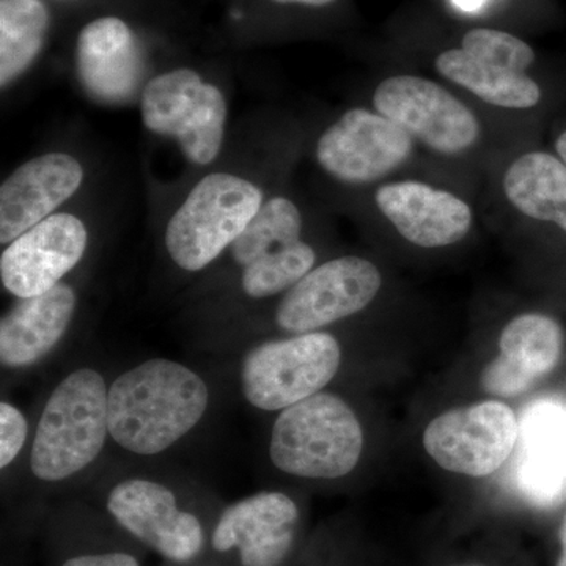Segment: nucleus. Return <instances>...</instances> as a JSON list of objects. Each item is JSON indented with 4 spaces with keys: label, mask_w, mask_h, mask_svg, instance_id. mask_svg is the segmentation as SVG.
I'll return each instance as SVG.
<instances>
[{
    "label": "nucleus",
    "mask_w": 566,
    "mask_h": 566,
    "mask_svg": "<svg viewBox=\"0 0 566 566\" xmlns=\"http://www.w3.org/2000/svg\"><path fill=\"white\" fill-rule=\"evenodd\" d=\"M76 304V293L65 283L14 304L0 322L2 365L21 368L43 359L69 329Z\"/></svg>",
    "instance_id": "6ab92c4d"
},
{
    "label": "nucleus",
    "mask_w": 566,
    "mask_h": 566,
    "mask_svg": "<svg viewBox=\"0 0 566 566\" xmlns=\"http://www.w3.org/2000/svg\"><path fill=\"white\" fill-rule=\"evenodd\" d=\"M453 2H455L458 7H461V9L474 10L483 0H453Z\"/></svg>",
    "instance_id": "7c9ffc66"
},
{
    "label": "nucleus",
    "mask_w": 566,
    "mask_h": 566,
    "mask_svg": "<svg viewBox=\"0 0 566 566\" xmlns=\"http://www.w3.org/2000/svg\"><path fill=\"white\" fill-rule=\"evenodd\" d=\"M520 420L499 401H483L436 417L423 434V446L446 471L486 476L497 471L515 450Z\"/></svg>",
    "instance_id": "6e6552de"
},
{
    "label": "nucleus",
    "mask_w": 566,
    "mask_h": 566,
    "mask_svg": "<svg viewBox=\"0 0 566 566\" xmlns=\"http://www.w3.org/2000/svg\"><path fill=\"white\" fill-rule=\"evenodd\" d=\"M107 509L129 534L174 562H188L203 546L200 521L181 512L169 488L132 479L111 491Z\"/></svg>",
    "instance_id": "f8f14e48"
},
{
    "label": "nucleus",
    "mask_w": 566,
    "mask_h": 566,
    "mask_svg": "<svg viewBox=\"0 0 566 566\" xmlns=\"http://www.w3.org/2000/svg\"><path fill=\"white\" fill-rule=\"evenodd\" d=\"M50 28L41 0H0V85L7 87L39 57Z\"/></svg>",
    "instance_id": "4be33fe9"
},
{
    "label": "nucleus",
    "mask_w": 566,
    "mask_h": 566,
    "mask_svg": "<svg viewBox=\"0 0 566 566\" xmlns=\"http://www.w3.org/2000/svg\"><path fill=\"white\" fill-rule=\"evenodd\" d=\"M87 241L80 218L50 216L7 245L0 256L3 286L20 300L50 292L81 262Z\"/></svg>",
    "instance_id": "9b49d317"
},
{
    "label": "nucleus",
    "mask_w": 566,
    "mask_h": 566,
    "mask_svg": "<svg viewBox=\"0 0 566 566\" xmlns=\"http://www.w3.org/2000/svg\"><path fill=\"white\" fill-rule=\"evenodd\" d=\"M556 148L558 156H560L562 161H564L566 166V132L558 137Z\"/></svg>",
    "instance_id": "c756f323"
},
{
    "label": "nucleus",
    "mask_w": 566,
    "mask_h": 566,
    "mask_svg": "<svg viewBox=\"0 0 566 566\" xmlns=\"http://www.w3.org/2000/svg\"><path fill=\"white\" fill-rule=\"evenodd\" d=\"M109 390L98 371L81 368L55 387L36 427L31 469L44 482H61L102 453L109 433Z\"/></svg>",
    "instance_id": "f03ea898"
},
{
    "label": "nucleus",
    "mask_w": 566,
    "mask_h": 566,
    "mask_svg": "<svg viewBox=\"0 0 566 566\" xmlns=\"http://www.w3.org/2000/svg\"><path fill=\"white\" fill-rule=\"evenodd\" d=\"M262 205V191L245 178L208 175L170 219L167 251L182 270H203L238 240Z\"/></svg>",
    "instance_id": "20e7f679"
},
{
    "label": "nucleus",
    "mask_w": 566,
    "mask_h": 566,
    "mask_svg": "<svg viewBox=\"0 0 566 566\" xmlns=\"http://www.w3.org/2000/svg\"><path fill=\"white\" fill-rule=\"evenodd\" d=\"M340 360L337 338L326 333L300 334L256 346L241 368L245 400L263 411L290 408L329 385Z\"/></svg>",
    "instance_id": "423d86ee"
},
{
    "label": "nucleus",
    "mask_w": 566,
    "mask_h": 566,
    "mask_svg": "<svg viewBox=\"0 0 566 566\" xmlns=\"http://www.w3.org/2000/svg\"><path fill=\"white\" fill-rule=\"evenodd\" d=\"M515 476L535 504H553L566 491V405L538 400L520 420Z\"/></svg>",
    "instance_id": "dca6fc26"
},
{
    "label": "nucleus",
    "mask_w": 566,
    "mask_h": 566,
    "mask_svg": "<svg viewBox=\"0 0 566 566\" xmlns=\"http://www.w3.org/2000/svg\"><path fill=\"white\" fill-rule=\"evenodd\" d=\"M463 566H482V565H463Z\"/></svg>",
    "instance_id": "2f4dec72"
},
{
    "label": "nucleus",
    "mask_w": 566,
    "mask_h": 566,
    "mask_svg": "<svg viewBox=\"0 0 566 566\" xmlns=\"http://www.w3.org/2000/svg\"><path fill=\"white\" fill-rule=\"evenodd\" d=\"M28 422L13 405H0V468L13 463L28 439Z\"/></svg>",
    "instance_id": "a878e982"
},
{
    "label": "nucleus",
    "mask_w": 566,
    "mask_h": 566,
    "mask_svg": "<svg viewBox=\"0 0 566 566\" xmlns=\"http://www.w3.org/2000/svg\"><path fill=\"white\" fill-rule=\"evenodd\" d=\"M374 104L376 112L397 123L412 139L441 155H460L479 140L474 112L424 77H387L376 88Z\"/></svg>",
    "instance_id": "0eeeda50"
},
{
    "label": "nucleus",
    "mask_w": 566,
    "mask_h": 566,
    "mask_svg": "<svg viewBox=\"0 0 566 566\" xmlns=\"http://www.w3.org/2000/svg\"><path fill=\"white\" fill-rule=\"evenodd\" d=\"M76 66L85 92L109 104L133 98L144 73L136 36L125 21L114 17L99 18L82 29Z\"/></svg>",
    "instance_id": "f3484780"
},
{
    "label": "nucleus",
    "mask_w": 566,
    "mask_h": 566,
    "mask_svg": "<svg viewBox=\"0 0 566 566\" xmlns=\"http://www.w3.org/2000/svg\"><path fill=\"white\" fill-rule=\"evenodd\" d=\"M297 506L283 493H260L222 513L212 534L219 553L238 547L244 566H279L293 546Z\"/></svg>",
    "instance_id": "4468645a"
},
{
    "label": "nucleus",
    "mask_w": 566,
    "mask_h": 566,
    "mask_svg": "<svg viewBox=\"0 0 566 566\" xmlns=\"http://www.w3.org/2000/svg\"><path fill=\"white\" fill-rule=\"evenodd\" d=\"M315 251L311 245L296 243L262 256L243 270L244 293L253 300L289 292L301 279L311 273L315 264Z\"/></svg>",
    "instance_id": "b1692460"
},
{
    "label": "nucleus",
    "mask_w": 566,
    "mask_h": 566,
    "mask_svg": "<svg viewBox=\"0 0 566 566\" xmlns=\"http://www.w3.org/2000/svg\"><path fill=\"white\" fill-rule=\"evenodd\" d=\"M379 112L352 109L331 125L316 145V158L327 174L344 182L381 180L411 158L415 142Z\"/></svg>",
    "instance_id": "9d476101"
},
{
    "label": "nucleus",
    "mask_w": 566,
    "mask_h": 566,
    "mask_svg": "<svg viewBox=\"0 0 566 566\" xmlns=\"http://www.w3.org/2000/svg\"><path fill=\"white\" fill-rule=\"evenodd\" d=\"M301 230L303 218L296 205L285 197H274L260 207L244 232L230 245L232 259L244 270L268 253L300 241Z\"/></svg>",
    "instance_id": "5701e85b"
},
{
    "label": "nucleus",
    "mask_w": 566,
    "mask_h": 566,
    "mask_svg": "<svg viewBox=\"0 0 566 566\" xmlns=\"http://www.w3.org/2000/svg\"><path fill=\"white\" fill-rule=\"evenodd\" d=\"M281 6H307V7H324L335 2V0H271Z\"/></svg>",
    "instance_id": "cd10ccee"
},
{
    "label": "nucleus",
    "mask_w": 566,
    "mask_h": 566,
    "mask_svg": "<svg viewBox=\"0 0 566 566\" xmlns=\"http://www.w3.org/2000/svg\"><path fill=\"white\" fill-rule=\"evenodd\" d=\"M501 354L483 370L486 392L515 397L527 392L556 367L564 349V333L549 316L526 314L506 324L499 338Z\"/></svg>",
    "instance_id": "a211bd4d"
},
{
    "label": "nucleus",
    "mask_w": 566,
    "mask_h": 566,
    "mask_svg": "<svg viewBox=\"0 0 566 566\" xmlns=\"http://www.w3.org/2000/svg\"><path fill=\"white\" fill-rule=\"evenodd\" d=\"M62 566H139L136 558L123 553L95 554L70 558Z\"/></svg>",
    "instance_id": "bb28decb"
},
{
    "label": "nucleus",
    "mask_w": 566,
    "mask_h": 566,
    "mask_svg": "<svg viewBox=\"0 0 566 566\" xmlns=\"http://www.w3.org/2000/svg\"><path fill=\"white\" fill-rule=\"evenodd\" d=\"M560 545L562 553L560 557H558L557 566H566V515L564 523H562L560 527Z\"/></svg>",
    "instance_id": "c85d7f7f"
},
{
    "label": "nucleus",
    "mask_w": 566,
    "mask_h": 566,
    "mask_svg": "<svg viewBox=\"0 0 566 566\" xmlns=\"http://www.w3.org/2000/svg\"><path fill=\"white\" fill-rule=\"evenodd\" d=\"M208 387L186 365L153 359L118 376L109 389V434L137 455H156L196 427Z\"/></svg>",
    "instance_id": "f257e3e1"
},
{
    "label": "nucleus",
    "mask_w": 566,
    "mask_h": 566,
    "mask_svg": "<svg viewBox=\"0 0 566 566\" xmlns=\"http://www.w3.org/2000/svg\"><path fill=\"white\" fill-rule=\"evenodd\" d=\"M504 191L517 211L554 222L566 232V166L545 151H531L510 164Z\"/></svg>",
    "instance_id": "aec40b11"
},
{
    "label": "nucleus",
    "mask_w": 566,
    "mask_h": 566,
    "mask_svg": "<svg viewBox=\"0 0 566 566\" xmlns=\"http://www.w3.org/2000/svg\"><path fill=\"white\" fill-rule=\"evenodd\" d=\"M84 169L66 153H48L31 159L0 188V243L10 244L81 188Z\"/></svg>",
    "instance_id": "ddd939ff"
},
{
    "label": "nucleus",
    "mask_w": 566,
    "mask_h": 566,
    "mask_svg": "<svg viewBox=\"0 0 566 566\" xmlns=\"http://www.w3.org/2000/svg\"><path fill=\"white\" fill-rule=\"evenodd\" d=\"M142 122L148 132L172 137L182 155L207 166L218 158L227 122L222 92L196 71L178 69L153 77L142 93Z\"/></svg>",
    "instance_id": "39448f33"
},
{
    "label": "nucleus",
    "mask_w": 566,
    "mask_h": 566,
    "mask_svg": "<svg viewBox=\"0 0 566 566\" xmlns=\"http://www.w3.org/2000/svg\"><path fill=\"white\" fill-rule=\"evenodd\" d=\"M375 200L398 233L419 248L460 243L471 230V207L452 192L424 182H389L376 191Z\"/></svg>",
    "instance_id": "2eb2a0df"
},
{
    "label": "nucleus",
    "mask_w": 566,
    "mask_h": 566,
    "mask_svg": "<svg viewBox=\"0 0 566 566\" xmlns=\"http://www.w3.org/2000/svg\"><path fill=\"white\" fill-rule=\"evenodd\" d=\"M436 70L482 102L505 109H531L542 99V91L526 73H515L472 57L461 48L441 52Z\"/></svg>",
    "instance_id": "412c9836"
},
{
    "label": "nucleus",
    "mask_w": 566,
    "mask_h": 566,
    "mask_svg": "<svg viewBox=\"0 0 566 566\" xmlns=\"http://www.w3.org/2000/svg\"><path fill=\"white\" fill-rule=\"evenodd\" d=\"M461 50L479 61L515 73H526L535 62V52L531 44L512 33L495 29H472L463 36Z\"/></svg>",
    "instance_id": "393cba45"
},
{
    "label": "nucleus",
    "mask_w": 566,
    "mask_h": 566,
    "mask_svg": "<svg viewBox=\"0 0 566 566\" xmlns=\"http://www.w3.org/2000/svg\"><path fill=\"white\" fill-rule=\"evenodd\" d=\"M381 285V273L375 263L359 256L331 260L286 292L275 319L286 333H315L319 327L364 311Z\"/></svg>",
    "instance_id": "1a4fd4ad"
},
{
    "label": "nucleus",
    "mask_w": 566,
    "mask_h": 566,
    "mask_svg": "<svg viewBox=\"0 0 566 566\" xmlns=\"http://www.w3.org/2000/svg\"><path fill=\"white\" fill-rule=\"evenodd\" d=\"M364 434L342 398L315 394L283 409L271 433L275 468L305 479H338L359 463Z\"/></svg>",
    "instance_id": "7ed1b4c3"
}]
</instances>
